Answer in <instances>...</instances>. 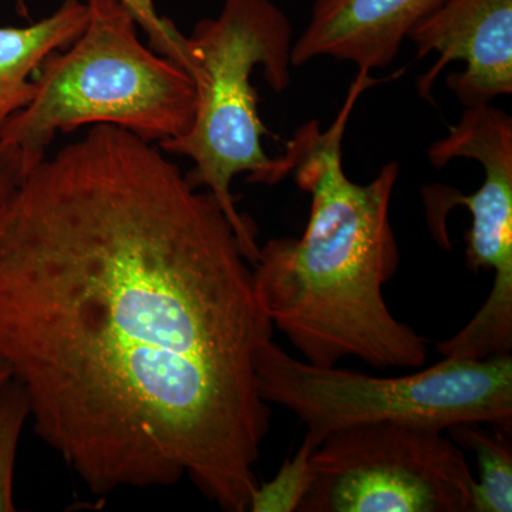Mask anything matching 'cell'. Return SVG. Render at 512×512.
Listing matches in <instances>:
<instances>
[{
    "mask_svg": "<svg viewBox=\"0 0 512 512\" xmlns=\"http://www.w3.org/2000/svg\"><path fill=\"white\" fill-rule=\"evenodd\" d=\"M274 329L214 195L124 128L40 161L0 215V359L93 494L188 477L248 510Z\"/></svg>",
    "mask_w": 512,
    "mask_h": 512,
    "instance_id": "obj_1",
    "label": "cell"
},
{
    "mask_svg": "<svg viewBox=\"0 0 512 512\" xmlns=\"http://www.w3.org/2000/svg\"><path fill=\"white\" fill-rule=\"evenodd\" d=\"M375 82L359 72L332 126L309 121L284 156L311 214L301 238H275L259 248L252 274L256 295L278 328L316 366L356 357L376 369H419L427 340L387 308L383 286L396 274L399 247L390 201L400 167L383 165L357 184L342 164V141L360 94Z\"/></svg>",
    "mask_w": 512,
    "mask_h": 512,
    "instance_id": "obj_2",
    "label": "cell"
},
{
    "mask_svg": "<svg viewBox=\"0 0 512 512\" xmlns=\"http://www.w3.org/2000/svg\"><path fill=\"white\" fill-rule=\"evenodd\" d=\"M187 39L198 93L194 123L183 136L157 146L165 154L190 158L185 178L214 195L252 265L259 252L255 227L239 214L231 185L239 174H248V183L264 185L291 175L288 158L269 157L262 147L269 131L251 83L261 67L272 92L284 93L291 86V20L272 0H225L218 16L200 20Z\"/></svg>",
    "mask_w": 512,
    "mask_h": 512,
    "instance_id": "obj_3",
    "label": "cell"
},
{
    "mask_svg": "<svg viewBox=\"0 0 512 512\" xmlns=\"http://www.w3.org/2000/svg\"><path fill=\"white\" fill-rule=\"evenodd\" d=\"M86 3V28L47 57L32 101L0 131L19 148L28 173L59 133L109 124L160 143L183 136L194 123L198 93L191 74L144 46L120 0Z\"/></svg>",
    "mask_w": 512,
    "mask_h": 512,
    "instance_id": "obj_4",
    "label": "cell"
},
{
    "mask_svg": "<svg viewBox=\"0 0 512 512\" xmlns=\"http://www.w3.org/2000/svg\"><path fill=\"white\" fill-rule=\"evenodd\" d=\"M256 386L306 426L320 446L333 431L356 424L396 421L446 431L485 423L512 431V356L483 360L443 357L404 376L379 377L293 359L274 340L255 357Z\"/></svg>",
    "mask_w": 512,
    "mask_h": 512,
    "instance_id": "obj_5",
    "label": "cell"
},
{
    "mask_svg": "<svg viewBox=\"0 0 512 512\" xmlns=\"http://www.w3.org/2000/svg\"><path fill=\"white\" fill-rule=\"evenodd\" d=\"M298 512H473L466 457L424 424H356L333 431L311 457Z\"/></svg>",
    "mask_w": 512,
    "mask_h": 512,
    "instance_id": "obj_6",
    "label": "cell"
},
{
    "mask_svg": "<svg viewBox=\"0 0 512 512\" xmlns=\"http://www.w3.org/2000/svg\"><path fill=\"white\" fill-rule=\"evenodd\" d=\"M430 164L446 167L456 158L477 161L484 181L474 194L451 187L424 188L423 200L431 232L448 248L446 220L454 207H466L471 228L466 235V264L470 271L494 272L487 301L457 335L436 346L444 357L483 360L510 355L512 350V119L491 106L467 107L447 136L427 151Z\"/></svg>",
    "mask_w": 512,
    "mask_h": 512,
    "instance_id": "obj_7",
    "label": "cell"
},
{
    "mask_svg": "<svg viewBox=\"0 0 512 512\" xmlns=\"http://www.w3.org/2000/svg\"><path fill=\"white\" fill-rule=\"evenodd\" d=\"M417 60L436 53L431 69L417 80L429 99L431 87L448 64L463 62L448 74V90L464 107L484 106L512 94V0H444L409 35Z\"/></svg>",
    "mask_w": 512,
    "mask_h": 512,
    "instance_id": "obj_8",
    "label": "cell"
},
{
    "mask_svg": "<svg viewBox=\"0 0 512 512\" xmlns=\"http://www.w3.org/2000/svg\"><path fill=\"white\" fill-rule=\"evenodd\" d=\"M444 0H313L311 18L292 47L293 67L332 57L359 72L394 62L414 26Z\"/></svg>",
    "mask_w": 512,
    "mask_h": 512,
    "instance_id": "obj_9",
    "label": "cell"
},
{
    "mask_svg": "<svg viewBox=\"0 0 512 512\" xmlns=\"http://www.w3.org/2000/svg\"><path fill=\"white\" fill-rule=\"evenodd\" d=\"M89 20L86 0H63L47 18L32 25L0 28V131L25 109L36 92L30 80L52 53L66 49Z\"/></svg>",
    "mask_w": 512,
    "mask_h": 512,
    "instance_id": "obj_10",
    "label": "cell"
},
{
    "mask_svg": "<svg viewBox=\"0 0 512 512\" xmlns=\"http://www.w3.org/2000/svg\"><path fill=\"white\" fill-rule=\"evenodd\" d=\"M447 431L458 447L476 454L473 512H511V434L485 423L456 424Z\"/></svg>",
    "mask_w": 512,
    "mask_h": 512,
    "instance_id": "obj_11",
    "label": "cell"
},
{
    "mask_svg": "<svg viewBox=\"0 0 512 512\" xmlns=\"http://www.w3.org/2000/svg\"><path fill=\"white\" fill-rule=\"evenodd\" d=\"M29 417L28 394L12 379L0 389V512L16 511L13 500L16 454Z\"/></svg>",
    "mask_w": 512,
    "mask_h": 512,
    "instance_id": "obj_12",
    "label": "cell"
},
{
    "mask_svg": "<svg viewBox=\"0 0 512 512\" xmlns=\"http://www.w3.org/2000/svg\"><path fill=\"white\" fill-rule=\"evenodd\" d=\"M318 446L305 436L295 456L289 458L271 481L256 485L248 510L254 512H293L298 510L311 483V457Z\"/></svg>",
    "mask_w": 512,
    "mask_h": 512,
    "instance_id": "obj_13",
    "label": "cell"
},
{
    "mask_svg": "<svg viewBox=\"0 0 512 512\" xmlns=\"http://www.w3.org/2000/svg\"><path fill=\"white\" fill-rule=\"evenodd\" d=\"M133 18L138 28L144 30L148 45L154 52L160 53L183 67L194 79V60H192L187 36H184L170 19L157 12L154 0H120Z\"/></svg>",
    "mask_w": 512,
    "mask_h": 512,
    "instance_id": "obj_14",
    "label": "cell"
},
{
    "mask_svg": "<svg viewBox=\"0 0 512 512\" xmlns=\"http://www.w3.org/2000/svg\"><path fill=\"white\" fill-rule=\"evenodd\" d=\"M26 174L28 170L19 148L0 138V215L8 207Z\"/></svg>",
    "mask_w": 512,
    "mask_h": 512,
    "instance_id": "obj_15",
    "label": "cell"
},
{
    "mask_svg": "<svg viewBox=\"0 0 512 512\" xmlns=\"http://www.w3.org/2000/svg\"><path fill=\"white\" fill-rule=\"evenodd\" d=\"M12 379V372H10L9 366L0 359V389Z\"/></svg>",
    "mask_w": 512,
    "mask_h": 512,
    "instance_id": "obj_16",
    "label": "cell"
}]
</instances>
